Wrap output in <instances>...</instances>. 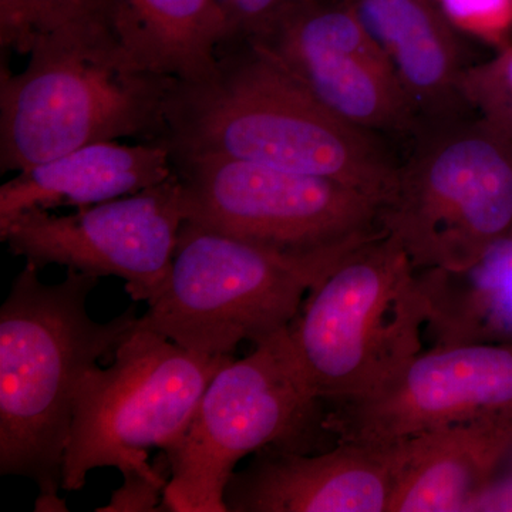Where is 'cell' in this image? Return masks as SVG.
<instances>
[{
  "mask_svg": "<svg viewBox=\"0 0 512 512\" xmlns=\"http://www.w3.org/2000/svg\"><path fill=\"white\" fill-rule=\"evenodd\" d=\"M124 483L117 488L109 504L96 508L99 512H154L163 511V494L170 476H146L128 471Z\"/></svg>",
  "mask_w": 512,
  "mask_h": 512,
  "instance_id": "cell-22",
  "label": "cell"
},
{
  "mask_svg": "<svg viewBox=\"0 0 512 512\" xmlns=\"http://www.w3.org/2000/svg\"><path fill=\"white\" fill-rule=\"evenodd\" d=\"M114 29L140 66L183 83L211 76L231 39L220 0H114Z\"/></svg>",
  "mask_w": 512,
  "mask_h": 512,
  "instance_id": "cell-17",
  "label": "cell"
},
{
  "mask_svg": "<svg viewBox=\"0 0 512 512\" xmlns=\"http://www.w3.org/2000/svg\"><path fill=\"white\" fill-rule=\"evenodd\" d=\"M412 140L384 231L416 271L468 268L512 237V143L476 114L421 126Z\"/></svg>",
  "mask_w": 512,
  "mask_h": 512,
  "instance_id": "cell-8",
  "label": "cell"
},
{
  "mask_svg": "<svg viewBox=\"0 0 512 512\" xmlns=\"http://www.w3.org/2000/svg\"><path fill=\"white\" fill-rule=\"evenodd\" d=\"M512 448V414L406 440L387 512L467 511Z\"/></svg>",
  "mask_w": 512,
  "mask_h": 512,
  "instance_id": "cell-16",
  "label": "cell"
},
{
  "mask_svg": "<svg viewBox=\"0 0 512 512\" xmlns=\"http://www.w3.org/2000/svg\"><path fill=\"white\" fill-rule=\"evenodd\" d=\"M94 23L114 25V0H0V47L28 56L42 37Z\"/></svg>",
  "mask_w": 512,
  "mask_h": 512,
  "instance_id": "cell-19",
  "label": "cell"
},
{
  "mask_svg": "<svg viewBox=\"0 0 512 512\" xmlns=\"http://www.w3.org/2000/svg\"><path fill=\"white\" fill-rule=\"evenodd\" d=\"M463 93L473 113L512 143V43L468 66Z\"/></svg>",
  "mask_w": 512,
  "mask_h": 512,
  "instance_id": "cell-20",
  "label": "cell"
},
{
  "mask_svg": "<svg viewBox=\"0 0 512 512\" xmlns=\"http://www.w3.org/2000/svg\"><path fill=\"white\" fill-rule=\"evenodd\" d=\"M99 278L67 269L55 285L26 262L0 308V474L59 494L83 377L136 326V306L99 323L87 298Z\"/></svg>",
  "mask_w": 512,
  "mask_h": 512,
  "instance_id": "cell-2",
  "label": "cell"
},
{
  "mask_svg": "<svg viewBox=\"0 0 512 512\" xmlns=\"http://www.w3.org/2000/svg\"><path fill=\"white\" fill-rule=\"evenodd\" d=\"M346 255L285 254L184 221L167 284L136 326L232 355L244 340L259 345L289 329L309 289Z\"/></svg>",
  "mask_w": 512,
  "mask_h": 512,
  "instance_id": "cell-6",
  "label": "cell"
},
{
  "mask_svg": "<svg viewBox=\"0 0 512 512\" xmlns=\"http://www.w3.org/2000/svg\"><path fill=\"white\" fill-rule=\"evenodd\" d=\"M345 2L392 64L419 127L474 114L463 93V35L434 0Z\"/></svg>",
  "mask_w": 512,
  "mask_h": 512,
  "instance_id": "cell-14",
  "label": "cell"
},
{
  "mask_svg": "<svg viewBox=\"0 0 512 512\" xmlns=\"http://www.w3.org/2000/svg\"><path fill=\"white\" fill-rule=\"evenodd\" d=\"M175 173L163 141H99L19 171L0 187V227L32 208H84L136 194Z\"/></svg>",
  "mask_w": 512,
  "mask_h": 512,
  "instance_id": "cell-15",
  "label": "cell"
},
{
  "mask_svg": "<svg viewBox=\"0 0 512 512\" xmlns=\"http://www.w3.org/2000/svg\"><path fill=\"white\" fill-rule=\"evenodd\" d=\"M231 360L134 326L113 365L93 367L77 389L63 490H82L101 467L171 476L165 453L183 440L212 377Z\"/></svg>",
  "mask_w": 512,
  "mask_h": 512,
  "instance_id": "cell-5",
  "label": "cell"
},
{
  "mask_svg": "<svg viewBox=\"0 0 512 512\" xmlns=\"http://www.w3.org/2000/svg\"><path fill=\"white\" fill-rule=\"evenodd\" d=\"M183 184L177 171L164 183L69 215L32 208L0 227L10 252L37 269L123 279L133 302L150 303L170 276L184 224Z\"/></svg>",
  "mask_w": 512,
  "mask_h": 512,
  "instance_id": "cell-10",
  "label": "cell"
},
{
  "mask_svg": "<svg viewBox=\"0 0 512 512\" xmlns=\"http://www.w3.org/2000/svg\"><path fill=\"white\" fill-rule=\"evenodd\" d=\"M512 414V346H434L379 389L330 407L325 426L338 441L393 446L456 424Z\"/></svg>",
  "mask_w": 512,
  "mask_h": 512,
  "instance_id": "cell-12",
  "label": "cell"
},
{
  "mask_svg": "<svg viewBox=\"0 0 512 512\" xmlns=\"http://www.w3.org/2000/svg\"><path fill=\"white\" fill-rule=\"evenodd\" d=\"M185 221L293 255H346L380 235L382 205L349 185L222 156L174 157Z\"/></svg>",
  "mask_w": 512,
  "mask_h": 512,
  "instance_id": "cell-9",
  "label": "cell"
},
{
  "mask_svg": "<svg viewBox=\"0 0 512 512\" xmlns=\"http://www.w3.org/2000/svg\"><path fill=\"white\" fill-rule=\"evenodd\" d=\"M165 123L174 157L212 154L330 178L382 210L399 181L383 136L333 113L247 39L224 43L207 79L174 82Z\"/></svg>",
  "mask_w": 512,
  "mask_h": 512,
  "instance_id": "cell-1",
  "label": "cell"
},
{
  "mask_svg": "<svg viewBox=\"0 0 512 512\" xmlns=\"http://www.w3.org/2000/svg\"><path fill=\"white\" fill-rule=\"evenodd\" d=\"M255 346L212 377L183 440L165 453L163 511L228 512L225 488L242 458L269 446L313 453L332 437L288 329Z\"/></svg>",
  "mask_w": 512,
  "mask_h": 512,
  "instance_id": "cell-7",
  "label": "cell"
},
{
  "mask_svg": "<svg viewBox=\"0 0 512 512\" xmlns=\"http://www.w3.org/2000/svg\"><path fill=\"white\" fill-rule=\"evenodd\" d=\"M434 346H512V237L468 268L417 271Z\"/></svg>",
  "mask_w": 512,
  "mask_h": 512,
  "instance_id": "cell-18",
  "label": "cell"
},
{
  "mask_svg": "<svg viewBox=\"0 0 512 512\" xmlns=\"http://www.w3.org/2000/svg\"><path fill=\"white\" fill-rule=\"evenodd\" d=\"M339 117L412 138L419 120L392 64L345 0H293L249 37Z\"/></svg>",
  "mask_w": 512,
  "mask_h": 512,
  "instance_id": "cell-11",
  "label": "cell"
},
{
  "mask_svg": "<svg viewBox=\"0 0 512 512\" xmlns=\"http://www.w3.org/2000/svg\"><path fill=\"white\" fill-rule=\"evenodd\" d=\"M467 511L512 512V476L493 478L471 501Z\"/></svg>",
  "mask_w": 512,
  "mask_h": 512,
  "instance_id": "cell-24",
  "label": "cell"
},
{
  "mask_svg": "<svg viewBox=\"0 0 512 512\" xmlns=\"http://www.w3.org/2000/svg\"><path fill=\"white\" fill-rule=\"evenodd\" d=\"M406 441L393 446L338 441L326 450L269 446L235 471L228 512H387Z\"/></svg>",
  "mask_w": 512,
  "mask_h": 512,
  "instance_id": "cell-13",
  "label": "cell"
},
{
  "mask_svg": "<svg viewBox=\"0 0 512 512\" xmlns=\"http://www.w3.org/2000/svg\"><path fill=\"white\" fill-rule=\"evenodd\" d=\"M35 510L39 511H67L66 501L59 497V494H39Z\"/></svg>",
  "mask_w": 512,
  "mask_h": 512,
  "instance_id": "cell-25",
  "label": "cell"
},
{
  "mask_svg": "<svg viewBox=\"0 0 512 512\" xmlns=\"http://www.w3.org/2000/svg\"><path fill=\"white\" fill-rule=\"evenodd\" d=\"M424 325L417 271L383 234L309 289L288 333L306 382L330 409L369 396L420 353Z\"/></svg>",
  "mask_w": 512,
  "mask_h": 512,
  "instance_id": "cell-4",
  "label": "cell"
},
{
  "mask_svg": "<svg viewBox=\"0 0 512 512\" xmlns=\"http://www.w3.org/2000/svg\"><path fill=\"white\" fill-rule=\"evenodd\" d=\"M20 73H0V173H19L99 141H163L175 80L148 72L114 25L37 40Z\"/></svg>",
  "mask_w": 512,
  "mask_h": 512,
  "instance_id": "cell-3",
  "label": "cell"
},
{
  "mask_svg": "<svg viewBox=\"0 0 512 512\" xmlns=\"http://www.w3.org/2000/svg\"><path fill=\"white\" fill-rule=\"evenodd\" d=\"M461 35L494 47L512 43V0H434Z\"/></svg>",
  "mask_w": 512,
  "mask_h": 512,
  "instance_id": "cell-21",
  "label": "cell"
},
{
  "mask_svg": "<svg viewBox=\"0 0 512 512\" xmlns=\"http://www.w3.org/2000/svg\"><path fill=\"white\" fill-rule=\"evenodd\" d=\"M291 2L293 0H220L231 29V39L254 35Z\"/></svg>",
  "mask_w": 512,
  "mask_h": 512,
  "instance_id": "cell-23",
  "label": "cell"
}]
</instances>
